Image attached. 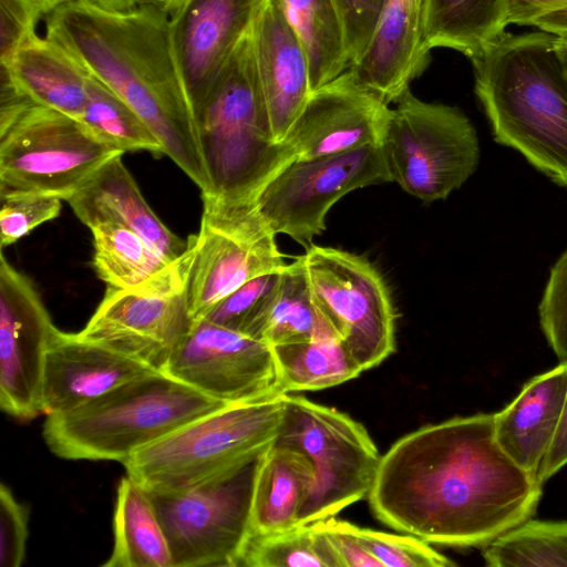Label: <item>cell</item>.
<instances>
[{"mask_svg": "<svg viewBox=\"0 0 567 567\" xmlns=\"http://www.w3.org/2000/svg\"><path fill=\"white\" fill-rule=\"evenodd\" d=\"M343 22L350 65L368 49L380 19L383 0H334Z\"/></svg>", "mask_w": 567, "mask_h": 567, "instance_id": "41", "label": "cell"}, {"mask_svg": "<svg viewBox=\"0 0 567 567\" xmlns=\"http://www.w3.org/2000/svg\"><path fill=\"white\" fill-rule=\"evenodd\" d=\"M278 272L254 278L217 302L204 319L246 334L272 290Z\"/></svg>", "mask_w": 567, "mask_h": 567, "instance_id": "37", "label": "cell"}, {"mask_svg": "<svg viewBox=\"0 0 567 567\" xmlns=\"http://www.w3.org/2000/svg\"><path fill=\"white\" fill-rule=\"evenodd\" d=\"M123 154L79 120L31 103L0 120V195L40 193L68 200Z\"/></svg>", "mask_w": 567, "mask_h": 567, "instance_id": "8", "label": "cell"}, {"mask_svg": "<svg viewBox=\"0 0 567 567\" xmlns=\"http://www.w3.org/2000/svg\"><path fill=\"white\" fill-rule=\"evenodd\" d=\"M127 4H148L157 7L173 17L185 0H112Z\"/></svg>", "mask_w": 567, "mask_h": 567, "instance_id": "45", "label": "cell"}, {"mask_svg": "<svg viewBox=\"0 0 567 567\" xmlns=\"http://www.w3.org/2000/svg\"><path fill=\"white\" fill-rule=\"evenodd\" d=\"M511 23L537 27L553 34L567 32V3L516 16L509 20Z\"/></svg>", "mask_w": 567, "mask_h": 567, "instance_id": "44", "label": "cell"}, {"mask_svg": "<svg viewBox=\"0 0 567 567\" xmlns=\"http://www.w3.org/2000/svg\"><path fill=\"white\" fill-rule=\"evenodd\" d=\"M555 49L567 76V32L556 34Z\"/></svg>", "mask_w": 567, "mask_h": 567, "instance_id": "46", "label": "cell"}, {"mask_svg": "<svg viewBox=\"0 0 567 567\" xmlns=\"http://www.w3.org/2000/svg\"><path fill=\"white\" fill-rule=\"evenodd\" d=\"M392 182L382 146L293 159L261 189L256 205L272 229L307 247L326 229L330 208L358 188Z\"/></svg>", "mask_w": 567, "mask_h": 567, "instance_id": "14", "label": "cell"}, {"mask_svg": "<svg viewBox=\"0 0 567 567\" xmlns=\"http://www.w3.org/2000/svg\"><path fill=\"white\" fill-rule=\"evenodd\" d=\"M163 372L228 404L285 394L269 343L204 318L194 320Z\"/></svg>", "mask_w": 567, "mask_h": 567, "instance_id": "15", "label": "cell"}, {"mask_svg": "<svg viewBox=\"0 0 567 567\" xmlns=\"http://www.w3.org/2000/svg\"><path fill=\"white\" fill-rule=\"evenodd\" d=\"M44 10L45 14L55 7L70 0H35Z\"/></svg>", "mask_w": 567, "mask_h": 567, "instance_id": "47", "label": "cell"}, {"mask_svg": "<svg viewBox=\"0 0 567 567\" xmlns=\"http://www.w3.org/2000/svg\"><path fill=\"white\" fill-rule=\"evenodd\" d=\"M556 34L505 32L472 61L494 140L567 187V76Z\"/></svg>", "mask_w": 567, "mask_h": 567, "instance_id": "3", "label": "cell"}, {"mask_svg": "<svg viewBox=\"0 0 567 567\" xmlns=\"http://www.w3.org/2000/svg\"><path fill=\"white\" fill-rule=\"evenodd\" d=\"M284 412L285 394L229 404L136 451L123 465L147 492H184L264 453Z\"/></svg>", "mask_w": 567, "mask_h": 567, "instance_id": "6", "label": "cell"}, {"mask_svg": "<svg viewBox=\"0 0 567 567\" xmlns=\"http://www.w3.org/2000/svg\"><path fill=\"white\" fill-rule=\"evenodd\" d=\"M309 64L310 91L350 66L346 32L334 0H277Z\"/></svg>", "mask_w": 567, "mask_h": 567, "instance_id": "29", "label": "cell"}, {"mask_svg": "<svg viewBox=\"0 0 567 567\" xmlns=\"http://www.w3.org/2000/svg\"><path fill=\"white\" fill-rule=\"evenodd\" d=\"M312 478V464L302 453L270 445L261 456L255 482L252 536L298 526V515Z\"/></svg>", "mask_w": 567, "mask_h": 567, "instance_id": "26", "label": "cell"}, {"mask_svg": "<svg viewBox=\"0 0 567 567\" xmlns=\"http://www.w3.org/2000/svg\"><path fill=\"white\" fill-rule=\"evenodd\" d=\"M114 545L103 567H173L169 545L146 493L130 476L117 486Z\"/></svg>", "mask_w": 567, "mask_h": 567, "instance_id": "28", "label": "cell"}, {"mask_svg": "<svg viewBox=\"0 0 567 567\" xmlns=\"http://www.w3.org/2000/svg\"><path fill=\"white\" fill-rule=\"evenodd\" d=\"M264 453L184 492L146 491L165 532L173 567L240 566L252 536V496Z\"/></svg>", "mask_w": 567, "mask_h": 567, "instance_id": "10", "label": "cell"}, {"mask_svg": "<svg viewBox=\"0 0 567 567\" xmlns=\"http://www.w3.org/2000/svg\"><path fill=\"white\" fill-rule=\"evenodd\" d=\"M538 312L549 347L560 361H567V250L550 270Z\"/></svg>", "mask_w": 567, "mask_h": 567, "instance_id": "38", "label": "cell"}, {"mask_svg": "<svg viewBox=\"0 0 567 567\" xmlns=\"http://www.w3.org/2000/svg\"><path fill=\"white\" fill-rule=\"evenodd\" d=\"M156 370L79 333L54 331L45 354L43 413L73 410Z\"/></svg>", "mask_w": 567, "mask_h": 567, "instance_id": "19", "label": "cell"}, {"mask_svg": "<svg viewBox=\"0 0 567 567\" xmlns=\"http://www.w3.org/2000/svg\"><path fill=\"white\" fill-rule=\"evenodd\" d=\"M360 542L382 567H451L456 564L412 535L388 534L355 526Z\"/></svg>", "mask_w": 567, "mask_h": 567, "instance_id": "35", "label": "cell"}, {"mask_svg": "<svg viewBox=\"0 0 567 567\" xmlns=\"http://www.w3.org/2000/svg\"><path fill=\"white\" fill-rule=\"evenodd\" d=\"M43 8L35 0H0V63H8L17 51L37 35Z\"/></svg>", "mask_w": 567, "mask_h": 567, "instance_id": "39", "label": "cell"}, {"mask_svg": "<svg viewBox=\"0 0 567 567\" xmlns=\"http://www.w3.org/2000/svg\"><path fill=\"white\" fill-rule=\"evenodd\" d=\"M240 566L247 567H340L324 534L315 525L252 536Z\"/></svg>", "mask_w": 567, "mask_h": 567, "instance_id": "34", "label": "cell"}, {"mask_svg": "<svg viewBox=\"0 0 567 567\" xmlns=\"http://www.w3.org/2000/svg\"><path fill=\"white\" fill-rule=\"evenodd\" d=\"M202 198L198 233L187 238L186 293L194 320L247 281L287 265L256 200L209 193H202Z\"/></svg>", "mask_w": 567, "mask_h": 567, "instance_id": "11", "label": "cell"}, {"mask_svg": "<svg viewBox=\"0 0 567 567\" xmlns=\"http://www.w3.org/2000/svg\"><path fill=\"white\" fill-rule=\"evenodd\" d=\"M261 0H185L171 17L175 61L194 116L251 28Z\"/></svg>", "mask_w": 567, "mask_h": 567, "instance_id": "18", "label": "cell"}, {"mask_svg": "<svg viewBox=\"0 0 567 567\" xmlns=\"http://www.w3.org/2000/svg\"><path fill=\"white\" fill-rule=\"evenodd\" d=\"M56 330L32 282L0 258V406L29 421L43 413L49 342Z\"/></svg>", "mask_w": 567, "mask_h": 567, "instance_id": "16", "label": "cell"}, {"mask_svg": "<svg viewBox=\"0 0 567 567\" xmlns=\"http://www.w3.org/2000/svg\"><path fill=\"white\" fill-rule=\"evenodd\" d=\"M93 268L109 287L127 289L159 274L171 262L133 230L115 224L91 228Z\"/></svg>", "mask_w": 567, "mask_h": 567, "instance_id": "31", "label": "cell"}, {"mask_svg": "<svg viewBox=\"0 0 567 567\" xmlns=\"http://www.w3.org/2000/svg\"><path fill=\"white\" fill-rule=\"evenodd\" d=\"M542 486L499 446L495 413H477L398 440L368 498L390 528L429 544L484 547L532 518Z\"/></svg>", "mask_w": 567, "mask_h": 567, "instance_id": "1", "label": "cell"}, {"mask_svg": "<svg viewBox=\"0 0 567 567\" xmlns=\"http://www.w3.org/2000/svg\"><path fill=\"white\" fill-rule=\"evenodd\" d=\"M565 465H567V395L556 435L539 467V482L544 484Z\"/></svg>", "mask_w": 567, "mask_h": 567, "instance_id": "43", "label": "cell"}, {"mask_svg": "<svg viewBox=\"0 0 567 567\" xmlns=\"http://www.w3.org/2000/svg\"><path fill=\"white\" fill-rule=\"evenodd\" d=\"M336 553L340 567H382L360 542L355 525L334 516L315 522Z\"/></svg>", "mask_w": 567, "mask_h": 567, "instance_id": "42", "label": "cell"}, {"mask_svg": "<svg viewBox=\"0 0 567 567\" xmlns=\"http://www.w3.org/2000/svg\"><path fill=\"white\" fill-rule=\"evenodd\" d=\"M566 395L567 361H560L554 369L528 380L517 396L495 413V435L499 446L537 480L556 435Z\"/></svg>", "mask_w": 567, "mask_h": 567, "instance_id": "23", "label": "cell"}, {"mask_svg": "<svg viewBox=\"0 0 567 567\" xmlns=\"http://www.w3.org/2000/svg\"><path fill=\"white\" fill-rule=\"evenodd\" d=\"M117 155L66 202L90 229L101 224L126 227L172 262L185 254L187 240L175 235L153 212Z\"/></svg>", "mask_w": 567, "mask_h": 567, "instance_id": "22", "label": "cell"}, {"mask_svg": "<svg viewBox=\"0 0 567 567\" xmlns=\"http://www.w3.org/2000/svg\"><path fill=\"white\" fill-rule=\"evenodd\" d=\"M1 64L33 103L80 120L89 72L63 47L37 34Z\"/></svg>", "mask_w": 567, "mask_h": 567, "instance_id": "24", "label": "cell"}, {"mask_svg": "<svg viewBox=\"0 0 567 567\" xmlns=\"http://www.w3.org/2000/svg\"><path fill=\"white\" fill-rule=\"evenodd\" d=\"M209 193L256 200L261 189L296 155L275 142L257 72L250 30L195 113Z\"/></svg>", "mask_w": 567, "mask_h": 567, "instance_id": "5", "label": "cell"}, {"mask_svg": "<svg viewBox=\"0 0 567 567\" xmlns=\"http://www.w3.org/2000/svg\"><path fill=\"white\" fill-rule=\"evenodd\" d=\"M247 336L271 347L338 337L319 309L301 256L286 265Z\"/></svg>", "mask_w": 567, "mask_h": 567, "instance_id": "25", "label": "cell"}, {"mask_svg": "<svg viewBox=\"0 0 567 567\" xmlns=\"http://www.w3.org/2000/svg\"><path fill=\"white\" fill-rule=\"evenodd\" d=\"M29 512L11 489L0 485V565L19 567L25 557Z\"/></svg>", "mask_w": 567, "mask_h": 567, "instance_id": "40", "label": "cell"}, {"mask_svg": "<svg viewBox=\"0 0 567 567\" xmlns=\"http://www.w3.org/2000/svg\"><path fill=\"white\" fill-rule=\"evenodd\" d=\"M226 405L155 371L73 410L45 415L42 434L61 458L123 464L136 451Z\"/></svg>", "mask_w": 567, "mask_h": 567, "instance_id": "4", "label": "cell"}, {"mask_svg": "<svg viewBox=\"0 0 567 567\" xmlns=\"http://www.w3.org/2000/svg\"><path fill=\"white\" fill-rule=\"evenodd\" d=\"M101 142L125 152L165 155L148 125L114 91L89 73L86 102L79 120Z\"/></svg>", "mask_w": 567, "mask_h": 567, "instance_id": "32", "label": "cell"}, {"mask_svg": "<svg viewBox=\"0 0 567 567\" xmlns=\"http://www.w3.org/2000/svg\"><path fill=\"white\" fill-rule=\"evenodd\" d=\"M285 394L344 383L363 370L339 337L274 346Z\"/></svg>", "mask_w": 567, "mask_h": 567, "instance_id": "30", "label": "cell"}, {"mask_svg": "<svg viewBox=\"0 0 567 567\" xmlns=\"http://www.w3.org/2000/svg\"><path fill=\"white\" fill-rule=\"evenodd\" d=\"M489 567H567V520L527 519L483 547Z\"/></svg>", "mask_w": 567, "mask_h": 567, "instance_id": "33", "label": "cell"}, {"mask_svg": "<svg viewBox=\"0 0 567 567\" xmlns=\"http://www.w3.org/2000/svg\"><path fill=\"white\" fill-rule=\"evenodd\" d=\"M271 134L282 143L310 91L305 50L277 0H261L250 28Z\"/></svg>", "mask_w": 567, "mask_h": 567, "instance_id": "20", "label": "cell"}, {"mask_svg": "<svg viewBox=\"0 0 567 567\" xmlns=\"http://www.w3.org/2000/svg\"><path fill=\"white\" fill-rule=\"evenodd\" d=\"M315 300L344 347L368 370L395 350L389 287L363 256L311 245L301 256Z\"/></svg>", "mask_w": 567, "mask_h": 567, "instance_id": "13", "label": "cell"}, {"mask_svg": "<svg viewBox=\"0 0 567 567\" xmlns=\"http://www.w3.org/2000/svg\"><path fill=\"white\" fill-rule=\"evenodd\" d=\"M278 446L302 453L313 478L298 515V525L338 514L369 495L381 455L362 424L336 409L285 394Z\"/></svg>", "mask_w": 567, "mask_h": 567, "instance_id": "7", "label": "cell"}, {"mask_svg": "<svg viewBox=\"0 0 567 567\" xmlns=\"http://www.w3.org/2000/svg\"><path fill=\"white\" fill-rule=\"evenodd\" d=\"M508 0H425L424 42L475 60L508 25Z\"/></svg>", "mask_w": 567, "mask_h": 567, "instance_id": "27", "label": "cell"}, {"mask_svg": "<svg viewBox=\"0 0 567 567\" xmlns=\"http://www.w3.org/2000/svg\"><path fill=\"white\" fill-rule=\"evenodd\" d=\"M395 104L382 145L392 182L424 203L445 199L477 168L474 125L458 107L422 101L410 90Z\"/></svg>", "mask_w": 567, "mask_h": 567, "instance_id": "9", "label": "cell"}, {"mask_svg": "<svg viewBox=\"0 0 567 567\" xmlns=\"http://www.w3.org/2000/svg\"><path fill=\"white\" fill-rule=\"evenodd\" d=\"M1 248L14 244L41 224L56 218L61 212L59 196L40 193L1 194Z\"/></svg>", "mask_w": 567, "mask_h": 567, "instance_id": "36", "label": "cell"}, {"mask_svg": "<svg viewBox=\"0 0 567 567\" xmlns=\"http://www.w3.org/2000/svg\"><path fill=\"white\" fill-rule=\"evenodd\" d=\"M45 37L120 95L148 125L165 155L202 193L208 190L167 12L148 4L70 0L45 14Z\"/></svg>", "mask_w": 567, "mask_h": 567, "instance_id": "2", "label": "cell"}, {"mask_svg": "<svg viewBox=\"0 0 567 567\" xmlns=\"http://www.w3.org/2000/svg\"><path fill=\"white\" fill-rule=\"evenodd\" d=\"M390 107L351 70L312 91L284 141L296 159L382 146Z\"/></svg>", "mask_w": 567, "mask_h": 567, "instance_id": "17", "label": "cell"}, {"mask_svg": "<svg viewBox=\"0 0 567 567\" xmlns=\"http://www.w3.org/2000/svg\"><path fill=\"white\" fill-rule=\"evenodd\" d=\"M188 264L187 247L183 256L138 286H107L95 312L78 333L163 371L194 322L186 293Z\"/></svg>", "mask_w": 567, "mask_h": 567, "instance_id": "12", "label": "cell"}, {"mask_svg": "<svg viewBox=\"0 0 567 567\" xmlns=\"http://www.w3.org/2000/svg\"><path fill=\"white\" fill-rule=\"evenodd\" d=\"M425 0H383L374 35L363 55L350 65L355 79L388 105L426 68Z\"/></svg>", "mask_w": 567, "mask_h": 567, "instance_id": "21", "label": "cell"}]
</instances>
